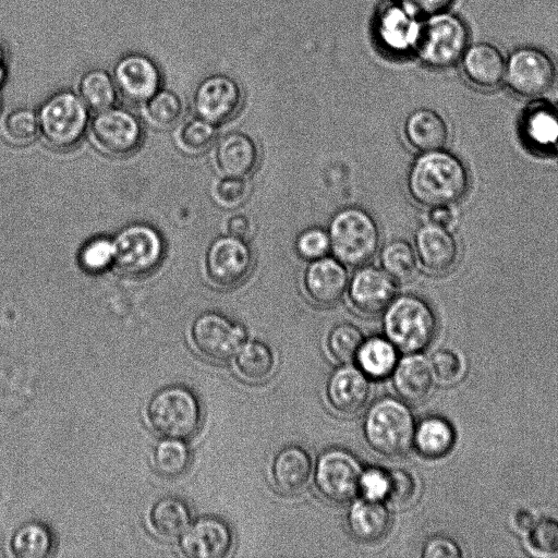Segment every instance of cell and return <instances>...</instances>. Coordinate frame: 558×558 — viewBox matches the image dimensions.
<instances>
[{"instance_id": "1", "label": "cell", "mask_w": 558, "mask_h": 558, "mask_svg": "<svg viewBox=\"0 0 558 558\" xmlns=\"http://www.w3.org/2000/svg\"><path fill=\"white\" fill-rule=\"evenodd\" d=\"M469 174L453 154L437 149L420 153L411 162L405 187L411 199L424 207L450 206L466 193Z\"/></svg>"}, {"instance_id": "2", "label": "cell", "mask_w": 558, "mask_h": 558, "mask_svg": "<svg viewBox=\"0 0 558 558\" xmlns=\"http://www.w3.org/2000/svg\"><path fill=\"white\" fill-rule=\"evenodd\" d=\"M330 252L348 267L368 264L380 247L381 233L374 216L350 205L336 210L327 226Z\"/></svg>"}, {"instance_id": "3", "label": "cell", "mask_w": 558, "mask_h": 558, "mask_svg": "<svg viewBox=\"0 0 558 558\" xmlns=\"http://www.w3.org/2000/svg\"><path fill=\"white\" fill-rule=\"evenodd\" d=\"M383 314L386 338L408 354L427 348L435 337L436 315L429 303L420 295H396Z\"/></svg>"}, {"instance_id": "4", "label": "cell", "mask_w": 558, "mask_h": 558, "mask_svg": "<svg viewBox=\"0 0 558 558\" xmlns=\"http://www.w3.org/2000/svg\"><path fill=\"white\" fill-rule=\"evenodd\" d=\"M415 422L409 407L395 398H383L371 405L363 423L369 447L385 457L404 454L413 445Z\"/></svg>"}, {"instance_id": "5", "label": "cell", "mask_w": 558, "mask_h": 558, "mask_svg": "<svg viewBox=\"0 0 558 558\" xmlns=\"http://www.w3.org/2000/svg\"><path fill=\"white\" fill-rule=\"evenodd\" d=\"M470 41L465 22L448 10L423 17L415 57L427 68L446 70L457 64Z\"/></svg>"}, {"instance_id": "6", "label": "cell", "mask_w": 558, "mask_h": 558, "mask_svg": "<svg viewBox=\"0 0 558 558\" xmlns=\"http://www.w3.org/2000/svg\"><path fill=\"white\" fill-rule=\"evenodd\" d=\"M39 135L51 147L66 150L84 137L90 110L77 93L62 89L43 101L37 110Z\"/></svg>"}, {"instance_id": "7", "label": "cell", "mask_w": 558, "mask_h": 558, "mask_svg": "<svg viewBox=\"0 0 558 558\" xmlns=\"http://www.w3.org/2000/svg\"><path fill=\"white\" fill-rule=\"evenodd\" d=\"M146 415L151 428L160 436L184 440L197 433L202 422V407L190 388L171 385L151 397Z\"/></svg>"}, {"instance_id": "8", "label": "cell", "mask_w": 558, "mask_h": 558, "mask_svg": "<svg viewBox=\"0 0 558 558\" xmlns=\"http://www.w3.org/2000/svg\"><path fill=\"white\" fill-rule=\"evenodd\" d=\"M423 17L399 0H383L372 20V34L378 49L391 58L414 56Z\"/></svg>"}, {"instance_id": "9", "label": "cell", "mask_w": 558, "mask_h": 558, "mask_svg": "<svg viewBox=\"0 0 558 558\" xmlns=\"http://www.w3.org/2000/svg\"><path fill=\"white\" fill-rule=\"evenodd\" d=\"M558 77L554 59L543 49L522 46L506 58L507 87L517 96L538 99L549 93Z\"/></svg>"}, {"instance_id": "10", "label": "cell", "mask_w": 558, "mask_h": 558, "mask_svg": "<svg viewBox=\"0 0 558 558\" xmlns=\"http://www.w3.org/2000/svg\"><path fill=\"white\" fill-rule=\"evenodd\" d=\"M114 267L131 276L154 270L165 254V242L159 231L147 223H132L122 228L114 238Z\"/></svg>"}, {"instance_id": "11", "label": "cell", "mask_w": 558, "mask_h": 558, "mask_svg": "<svg viewBox=\"0 0 558 558\" xmlns=\"http://www.w3.org/2000/svg\"><path fill=\"white\" fill-rule=\"evenodd\" d=\"M89 130L96 147L112 157L132 155L140 148L144 137L138 117L117 106L95 112Z\"/></svg>"}, {"instance_id": "12", "label": "cell", "mask_w": 558, "mask_h": 558, "mask_svg": "<svg viewBox=\"0 0 558 558\" xmlns=\"http://www.w3.org/2000/svg\"><path fill=\"white\" fill-rule=\"evenodd\" d=\"M254 254L247 241L230 234L215 238L205 253V272L215 287L231 289L252 272Z\"/></svg>"}, {"instance_id": "13", "label": "cell", "mask_w": 558, "mask_h": 558, "mask_svg": "<svg viewBox=\"0 0 558 558\" xmlns=\"http://www.w3.org/2000/svg\"><path fill=\"white\" fill-rule=\"evenodd\" d=\"M362 471L352 452L342 448L328 449L317 460L314 473L316 488L330 502H348L360 493Z\"/></svg>"}, {"instance_id": "14", "label": "cell", "mask_w": 558, "mask_h": 558, "mask_svg": "<svg viewBox=\"0 0 558 558\" xmlns=\"http://www.w3.org/2000/svg\"><path fill=\"white\" fill-rule=\"evenodd\" d=\"M245 338L244 327L219 312H204L195 317L191 326L195 349L215 362H226L235 356Z\"/></svg>"}, {"instance_id": "15", "label": "cell", "mask_w": 558, "mask_h": 558, "mask_svg": "<svg viewBox=\"0 0 558 558\" xmlns=\"http://www.w3.org/2000/svg\"><path fill=\"white\" fill-rule=\"evenodd\" d=\"M243 93L230 75L216 73L203 78L193 93V108L197 117L221 125L233 119L242 108Z\"/></svg>"}, {"instance_id": "16", "label": "cell", "mask_w": 558, "mask_h": 558, "mask_svg": "<svg viewBox=\"0 0 558 558\" xmlns=\"http://www.w3.org/2000/svg\"><path fill=\"white\" fill-rule=\"evenodd\" d=\"M398 292V282L381 267L362 265L349 278L347 296L361 315L383 314Z\"/></svg>"}, {"instance_id": "17", "label": "cell", "mask_w": 558, "mask_h": 558, "mask_svg": "<svg viewBox=\"0 0 558 558\" xmlns=\"http://www.w3.org/2000/svg\"><path fill=\"white\" fill-rule=\"evenodd\" d=\"M111 74L119 94L135 104H144L162 85L158 64L141 52H129L120 57Z\"/></svg>"}, {"instance_id": "18", "label": "cell", "mask_w": 558, "mask_h": 558, "mask_svg": "<svg viewBox=\"0 0 558 558\" xmlns=\"http://www.w3.org/2000/svg\"><path fill=\"white\" fill-rule=\"evenodd\" d=\"M349 278L347 266L327 255L307 262L302 275V288L314 304L332 306L345 295Z\"/></svg>"}, {"instance_id": "19", "label": "cell", "mask_w": 558, "mask_h": 558, "mask_svg": "<svg viewBox=\"0 0 558 558\" xmlns=\"http://www.w3.org/2000/svg\"><path fill=\"white\" fill-rule=\"evenodd\" d=\"M232 544L233 534L228 523L210 515L191 522L180 536V548L189 558H221Z\"/></svg>"}, {"instance_id": "20", "label": "cell", "mask_w": 558, "mask_h": 558, "mask_svg": "<svg viewBox=\"0 0 558 558\" xmlns=\"http://www.w3.org/2000/svg\"><path fill=\"white\" fill-rule=\"evenodd\" d=\"M413 247L418 264L432 274L451 270L459 255L458 243L448 228L430 222L416 229Z\"/></svg>"}, {"instance_id": "21", "label": "cell", "mask_w": 558, "mask_h": 558, "mask_svg": "<svg viewBox=\"0 0 558 558\" xmlns=\"http://www.w3.org/2000/svg\"><path fill=\"white\" fill-rule=\"evenodd\" d=\"M326 396L336 412L342 415L357 414L365 408L371 397L368 377L359 367L340 366L327 380Z\"/></svg>"}, {"instance_id": "22", "label": "cell", "mask_w": 558, "mask_h": 558, "mask_svg": "<svg viewBox=\"0 0 558 558\" xmlns=\"http://www.w3.org/2000/svg\"><path fill=\"white\" fill-rule=\"evenodd\" d=\"M459 63L465 80L477 88L493 89L505 80L506 57L490 43L469 45Z\"/></svg>"}, {"instance_id": "23", "label": "cell", "mask_w": 558, "mask_h": 558, "mask_svg": "<svg viewBox=\"0 0 558 558\" xmlns=\"http://www.w3.org/2000/svg\"><path fill=\"white\" fill-rule=\"evenodd\" d=\"M256 141L245 132L225 134L216 144L215 165L221 175L248 178L259 165Z\"/></svg>"}, {"instance_id": "24", "label": "cell", "mask_w": 558, "mask_h": 558, "mask_svg": "<svg viewBox=\"0 0 558 558\" xmlns=\"http://www.w3.org/2000/svg\"><path fill=\"white\" fill-rule=\"evenodd\" d=\"M402 133L407 144L418 153L444 149L449 138L442 116L425 107L414 109L405 117Z\"/></svg>"}, {"instance_id": "25", "label": "cell", "mask_w": 558, "mask_h": 558, "mask_svg": "<svg viewBox=\"0 0 558 558\" xmlns=\"http://www.w3.org/2000/svg\"><path fill=\"white\" fill-rule=\"evenodd\" d=\"M313 475V462L306 449L298 445L283 447L271 464V477L278 490L286 495L303 492Z\"/></svg>"}, {"instance_id": "26", "label": "cell", "mask_w": 558, "mask_h": 558, "mask_svg": "<svg viewBox=\"0 0 558 558\" xmlns=\"http://www.w3.org/2000/svg\"><path fill=\"white\" fill-rule=\"evenodd\" d=\"M392 375L393 387L401 399L417 403L432 392L435 377L430 362L418 353H409L397 363Z\"/></svg>"}, {"instance_id": "27", "label": "cell", "mask_w": 558, "mask_h": 558, "mask_svg": "<svg viewBox=\"0 0 558 558\" xmlns=\"http://www.w3.org/2000/svg\"><path fill=\"white\" fill-rule=\"evenodd\" d=\"M351 534L360 542L381 539L391 524L390 512L381 500L360 498L352 502L347 515Z\"/></svg>"}, {"instance_id": "28", "label": "cell", "mask_w": 558, "mask_h": 558, "mask_svg": "<svg viewBox=\"0 0 558 558\" xmlns=\"http://www.w3.org/2000/svg\"><path fill=\"white\" fill-rule=\"evenodd\" d=\"M522 134L530 146L553 151L558 138V110L549 104L532 105L523 116Z\"/></svg>"}, {"instance_id": "29", "label": "cell", "mask_w": 558, "mask_h": 558, "mask_svg": "<svg viewBox=\"0 0 558 558\" xmlns=\"http://www.w3.org/2000/svg\"><path fill=\"white\" fill-rule=\"evenodd\" d=\"M454 441V428L444 417L427 416L415 426L413 444L425 458L437 459L446 456Z\"/></svg>"}, {"instance_id": "30", "label": "cell", "mask_w": 558, "mask_h": 558, "mask_svg": "<svg viewBox=\"0 0 558 558\" xmlns=\"http://www.w3.org/2000/svg\"><path fill=\"white\" fill-rule=\"evenodd\" d=\"M149 520L158 535L165 538H178L191 524L192 512L183 499L166 496L153 505Z\"/></svg>"}, {"instance_id": "31", "label": "cell", "mask_w": 558, "mask_h": 558, "mask_svg": "<svg viewBox=\"0 0 558 558\" xmlns=\"http://www.w3.org/2000/svg\"><path fill=\"white\" fill-rule=\"evenodd\" d=\"M77 94L90 111L98 112L117 106L119 90L111 73L92 68L81 74Z\"/></svg>"}, {"instance_id": "32", "label": "cell", "mask_w": 558, "mask_h": 558, "mask_svg": "<svg viewBox=\"0 0 558 558\" xmlns=\"http://www.w3.org/2000/svg\"><path fill=\"white\" fill-rule=\"evenodd\" d=\"M234 357L239 375L248 383H262L268 379L275 371V355L271 349L262 341L244 342Z\"/></svg>"}, {"instance_id": "33", "label": "cell", "mask_w": 558, "mask_h": 558, "mask_svg": "<svg viewBox=\"0 0 558 558\" xmlns=\"http://www.w3.org/2000/svg\"><path fill=\"white\" fill-rule=\"evenodd\" d=\"M355 359L367 377L385 378L398 363L397 348L387 338L372 337L364 339Z\"/></svg>"}, {"instance_id": "34", "label": "cell", "mask_w": 558, "mask_h": 558, "mask_svg": "<svg viewBox=\"0 0 558 558\" xmlns=\"http://www.w3.org/2000/svg\"><path fill=\"white\" fill-rule=\"evenodd\" d=\"M54 547L51 530L38 521H29L19 526L12 534L10 548L19 558H46Z\"/></svg>"}, {"instance_id": "35", "label": "cell", "mask_w": 558, "mask_h": 558, "mask_svg": "<svg viewBox=\"0 0 558 558\" xmlns=\"http://www.w3.org/2000/svg\"><path fill=\"white\" fill-rule=\"evenodd\" d=\"M379 259L381 268L397 282L411 280L417 271L415 250L403 239L388 241L380 250Z\"/></svg>"}, {"instance_id": "36", "label": "cell", "mask_w": 558, "mask_h": 558, "mask_svg": "<svg viewBox=\"0 0 558 558\" xmlns=\"http://www.w3.org/2000/svg\"><path fill=\"white\" fill-rule=\"evenodd\" d=\"M146 120L155 128L167 130L181 121L184 101L181 96L168 88H159L143 104Z\"/></svg>"}, {"instance_id": "37", "label": "cell", "mask_w": 558, "mask_h": 558, "mask_svg": "<svg viewBox=\"0 0 558 558\" xmlns=\"http://www.w3.org/2000/svg\"><path fill=\"white\" fill-rule=\"evenodd\" d=\"M153 459L160 475L174 478L184 474L189 469L191 452L182 439L163 437L156 445Z\"/></svg>"}, {"instance_id": "38", "label": "cell", "mask_w": 558, "mask_h": 558, "mask_svg": "<svg viewBox=\"0 0 558 558\" xmlns=\"http://www.w3.org/2000/svg\"><path fill=\"white\" fill-rule=\"evenodd\" d=\"M217 135V125L196 116L180 126L177 143L185 154L199 155L214 145Z\"/></svg>"}, {"instance_id": "39", "label": "cell", "mask_w": 558, "mask_h": 558, "mask_svg": "<svg viewBox=\"0 0 558 558\" xmlns=\"http://www.w3.org/2000/svg\"><path fill=\"white\" fill-rule=\"evenodd\" d=\"M5 141L13 145H27L39 135L37 111L31 108H17L10 111L1 125Z\"/></svg>"}, {"instance_id": "40", "label": "cell", "mask_w": 558, "mask_h": 558, "mask_svg": "<svg viewBox=\"0 0 558 558\" xmlns=\"http://www.w3.org/2000/svg\"><path fill=\"white\" fill-rule=\"evenodd\" d=\"M364 341L361 329L348 322L336 324L328 332L327 348L330 355L341 363L351 362Z\"/></svg>"}, {"instance_id": "41", "label": "cell", "mask_w": 558, "mask_h": 558, "mask_svg": "<svg viewBox=\"0 0 558 558\" xmlns=\"http://www.w3.org/2000/svg\"><path fill=\"white\" fill-rule=\"evenodd\" d=\"M114 255L113 240L97 236L83 245L78 254V263L84 270L99 274L114 266Z\"/></svg>"}, {"instance_id": "42", "label": "cell", "mask_w": 558, "mask_h": 558, "mask_svg": "<svg viewBox=\"0 0 558 558\" xmlns=\"http://www.w3.org/2000/svg\"><path fill=\"white\" fill-rule=\"evenodd\" d=\"M530 550L539 557H558V519L544 517L527 532Z\"/></svg>"}, {"instance_id": "43", "label": "cell", "mask_w": 558, "mask_h": 558, "mask_svg": "<svg viewBox=\"0 0 558 558\" xmlns=\"http://www.w3.org/2000/svg\"><path fill=\"white\" fill-rule=\"evenodd\" d=\"M251 185L247 178L221 175L213 186L215 202L223 208H235L248 197Z\"/></svg>"}, {"instance_id": "44", "label": "cell", "mask_w": 558, "mask_h": 558, "mask_svg": "<svg viewBox=\"0 0 558 558\" xmlns=\"http://www.w3.org/2000/svg\"><path fill=\"white\" fill-rule=\"evenodd\" d=\"M294 251L306 262L327 256L330 252L327 230L316 226L305 228L295 238Z\"/></svg>"}, {"instance_id": "45", "label": "cell", "mask_w": 558, "mask_h": 558, "mask_svg": "<svg viewBox=\"0 0 558 558\" xmlns=\"http://www.w3.org/2000/svg\"><path fill=\"white\" fill-rule=\"evenodd\" d=\"M417 495L414 476L404 469L389 471V492L387 500L395 507H409Z\"/></svg>"}, {"instance_id": "46", "label": "cell", "mask_w": 558, "mask_h": 558, "mask_svg": "<svg viewBox=\"0 0 558 558\" xmlns=\"http://www.w3.org/2000/svg\"><path fill=\"white\" fill-rule=\"evenodd\" d=\"M434 377L442 385H453L464 373L463 360L452 350L436 351L430 360Z\"/></svg>"}, {"instance_id": "47", "label": "cell", "mask_w": 558, "mask_h": 558, "mask_svg": "<svg viewBox=\"0 0 558 558\" xmlns=\"http://www.w3.org/2000/svg\"><path fill=\"white\" fill-rule=\"evenodd\" d=\"M389 492V472L380 468H368L362 471L360 493L372 500L387 499Z\"/></svg>"}, {"instance_id": "48", "label": "cell", "mask_w": 558, "mask_h": 558, "mask_svg": "<svg viewBox=\"0 0 558 558\" xmlns=\"http://www.w3.org/2000/svg\"><path fill=\"white\" fill-rule=\"evenodd\" d=\"M461 548L450 537L444 535H435L428 538L422 549V556L425 558H458Z\"/></svg>"}, {"instance_id": "49", "label": "cell", "mask_w": 558, "mask_h": 558, "mask_svg": "<svg viewBox=\"0 0 558 558\" xmlns=\"http://www.w3.org/2000/svg\"><path fill=\"white\" fill-rule=\"evenodd\" d=\"M226 231L230 235L248 241L255 231V223L246 214H233L226 221Z\"/></svg>"}, {"instance_id": "50", "label": "cell", "mask_w": 558, "mask_h": 558, "mask_svg": "<svg viewBox=\"0 0 558 558\" xmlns=\"http://www.w3.org/2000/svg\"><path fill=\"white\" fill-rule=\"evenodd\" d=\"M404 4L412 8L414 11L420 13L422 16L428 14L448 10V8L454 2V0H399Z\"/></svg>"}, {"instance_id": "51", "label": "cell", "mask_w": 558, "mask_h": 558, "mask_svg": "<svg viewBox=\"0 0 558 558\" xmlns=\"http://www.w3.org/2000/svg\"><path fill=\"white\" fill-rule=\"evenodd\" d=\"M427 222L448 228L453 221V211L450 206H437L428 208Z\"/></svg>"}, {"instance_id": "52", "label": "cell", "mask_w": 558, "mask_h": 558, "mask_svg": "<svg viewBox=\"0 0 558 558\" xmlns=\"http://www.w3.org/2000/svg\"><path fill=\"white\" fill-rule=\"evenodd\" d=\"M535 521L534 514L526 509L518 510L513 517V525L520 533L527 534Z\"/></svg>"}, {"instance_id": "53", "label": "cell", "mask_w": 558, "mask_h": 558, "mask_svg": "<svg viewBox=\"0 0 558 558\" xmlns=\"http://www.w3.org/2000/svg\"><path fill=\"white\" fill-rule=\"evenodd\" d=\"M2 68H7L5 65V51L2 47V45L0 44V69Z\"/></svg>"}, {"instance_id": "54", "label": "cell", "mask_w": 558, "mask_h": 558, "mask_svg": "<svg viewBox=\"0 0 558 558\" xmlns=\"http://www.w3.org/2000/svg\"><path fill=\"white\" fill-rule=\"evenodd\" d=\"M553 153L558 158V138H557V141H556V143L554 145Z\"/></svg>"}]
</instances>
